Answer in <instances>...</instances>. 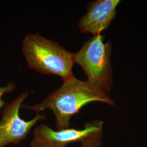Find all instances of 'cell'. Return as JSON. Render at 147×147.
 Returning a JSON list of instances; mask_svg holds the SVG:
<instances>
[{"label":"cell","instance_id":"obj_7","mask_svg":"<svg viewBox=\"0 0 147 147\" xmlns=\"http://www.w3.org/2000/svg\"><path fill=\"white\" fill-rule=\"evenodd\" d=\"M16 87V84L13 83H9L7 86L3 87H0V109L5 105V101L1 99L2 95L5 93H9L13 91Z\"/></svg>","mask_w":147,"mask_h":147},{"label":"cell","instance_id":"obj_6","mask_svg":"<svg viewBox=\"0 0 147 147\" xmlns=\"http://www.w3.org/2000/svg\"><path fill=\"white\" fill-rule=\"evenodd\" d=\"M120 1L99 0L93 2L88 7V12L78 23L79 30L84 33L95 36L109 26L116 15V8Z\"/></svg>","mask_w":147,"mask_h":147},{"label":"cell","instance_id":"obj_3","mask_svg":"<svg viewBox=\"0 0 147 147\" xmlns=\"http://www.w3.org/2000/svg\"><path fill=\"white\" fill-rule=\"evenodd\" d=\"M111 55L110 44L105 42L104 37L101 34L86 42L79 52L74 53V63L83 69L87 81L106 93L112 84Z\"/></svg>","mask_w":147,"mask_h":147},{"label":"cell","instance_id":"obj_4","mask_svg":"<svg viewBox=\"0 0 147 147\" xmlns=\"http://www.w3.org/2000/svg\"><path fill=\"white\" fill-rule=\"evenodd\" d=\"M103 123L95 120L85 124L83 129H67L55 131L45 124L34 130L31 147H66L80 142L82 147H99Z\"/></svg>","mask_w":147,"mask_h":147},{"label":"cell","instance_id":"obj_2","mask_svg":"<svg viewBox=\"0 0 147 147\" xmlns=\"http://www.w3.org/2000/svg\"><path fill=\"white\" fill-rule=\"evenodd\" d=\"M22 53L28 67L39 73L56 75L63 81L74 76V53L38 33L29 34L24 38Z\"/></svg>","mask_w":147,"mask_h":147},{"label":"cell","instance_id":"obj_1","mask_svg":"<svg viewBox=\"0 0 147 147\" xmlns=\"http://www.w3.org/2000/svg\"><path fill=\"white\" fill-rule=\"evenodd\" d=\"M93 101L113 104L107 93L100 90L88 81H83L75 76L63 81L60 88L54 91L42 102L32 106H22L37 114L46 109L53 111L56 118L58 130L69 127L71 118L86 105Z\"/></svg>","mask_w":147,"mask_h":147},{"label":"cell","instance_id":"obj_5","mask_svg":"<svg viewBox=\"0 0 147 147\" xmlns=\"http://www.w3.org/2000/svg\"><path fill=\"white\" fill-rule=\"evenodd\" d=\"M28 94L27 92L22 93L4 107L0 121V147H4L9 143L17 144L26 138L32 127L38 121L47 118L44 114L40 113L37 114L31 121L21 118L19 110Z\"/></svg>","mask_w":147,"mask_h":147}]
</instances>
